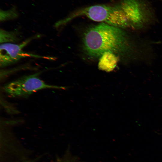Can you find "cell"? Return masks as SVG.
<instances>
[{
    "instance_id": "9c48e42d",
    "label": "cell",
    "mask_w": 162,
    "mask_h": 162,
    "mask_svg": "<svg viewBox=\"0 0 162 162\" xmlns=\"http://www.w3.org/2000/svg\"><path fill=\"white\" fill-rule=\"evenodd\" d=\"M56 162H75V161L72 160L62 159L59 160Z\"/></svg>"
},
{
    "instance_id": "3957f363",
    "label": "cell",
    "mask_w": 162,
    "mask_h": 162,
    "mask_svg": "<svg viewBox=\"0 0 162 162\" xmlns=\"http://www.w3.org/2000/svg\"><path fill=\"white\" fill-rule=\"evenodd\" d=\"M39 73L24 76L4 84L3 91L14 98H26L37 91L45 89H64V87L48 84L39 77Z\"/></svg>"
},
{
    "instance_id": "7a4b0ae2",
    "label": "cell",
    "mask_w": 162,
    "mask_h": 162,
    "mask_svg": "<svg viewBox=\"0 0 162 162\" xmlns=\"http://www.w3.org/2000/svg\"><path fill=\"white\" fill-rule=\"evenodd\" d=\"M85 16L94 21L101 22L122 29L130 28L129 23L119 3L114 5L97 4L82 8L66 18L58 22L63 26L77 17Z\"/></svg>"
},
{
    "instance_id": "8992f818",
    "label": "cell",
    "mask_w": 162,
    "mask_h": 162,
    "mask_svg": "<svg viewBox=\"0 0 162 162\" xmlns=\"http://www.w3.org/2000/svg\"><path fill=\"white\" fill-rule=\"evenodd\" d=\"M119 59V58L114 53L105 52L99 58L98 68L107 72L112 71L116 66Z\"/></svg>"
},
{
    "instance_id": "52a82bcc",
    "label": "cell",
    "mask_w": 162,
    "mask_h": 162,
    "mask_svg": "<svg viewBox=\"0 0 162 162\" xmlns=\"http://www.w3.org/2000/svg\"><path fill=\"white\" fill-rule=\"evenodd\" d=\"M18 32L16 31H7L1 29L0 42L1 44L4 43H15L20 40Z\"/></svg>"
},
{
    "instance_id": "5b68a950",
    "label": "cell",
    "mask_w": 162,
    "mask_h": 162,
    "mask_svg": "<svg viewBox=\"0 0 162 162\" xmlns=\"http://www.w3.org/2000/svg\"><path fill=\"white\" fill-rule=\"evenodd\" d=\"M35 36L28 38L19 44L4 43L0 46V66L4 68L12 64L26 58H43L54 60L55 58L33 54L24 51L22 49L32 40L38 37Z\"/></svg>"
},
{
    "instance_id": "30bf717a",
    "label": "cell",
    "mask_w": 162,
    "mask_h": 162,
    "mask_svg": "<svg viewBox=\"0 0 162 162\" xmlns=\"http://www.w3.org/2000/svg\"></svg>"
},
{
    "instance_id": "6da1fadb",
    "label": "cell",
    "mask_w": 162,
    "mask_h": 162,
    "mask_svg": "<svg viewBox=\"0 0 162 162\" xmlns=\"http://www.w3.org/2000/svg\"><path fill=\"white\" fill-rule=\"evenodd\" d=\"M83 50L92 58L109 52L132 62L144 60L145 44L122 28L103 22L88 28L84 34Z\"/></svg>"
},
{
    "instance_id": "ba28073f",
    "label": "cell",
    "mask_w": 162,
    "mask_h": 162,
    "mask_svg": "<svg viewBox=\"0 0 162 162\" xmlns=\"http://www.w3.org/2000/svg\"><path fill=\"white\" fill-rule=\"evenodd\" d=\"M16 13L12 10L8 11H3L1 12L0 20L4 21L7 20L12 19L16 17Z\"/></svg>"
},
{
    "instance_id": "277c9868",
    "label": "cell",
    "mask_w": 162,
    "mask_h": 162,
    "mask_svg": "<svg viewBox=\"0 0 162 162\" xmlns=\"http://www.w3.org/2000/svg\"><path fill=\"white\" fill-rule=\"evenodd\" d=\"M119 4L132 29H143L154 21L153 11L145 0H120Z\"/></svg>"
}]
</instances>
